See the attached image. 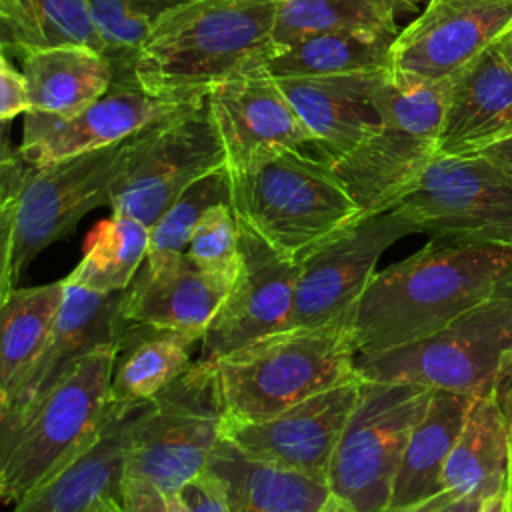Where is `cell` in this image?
<instances>
[{"label": "cell", "instance_id": "46", "mask_svg": "<svg viewBox=\"0 0 512 512\" xmlns=\"http://www.w3.org/2000/svg\"><path fill=\"white\" fill-rule=\"evenodd\" d=\"M496 48L502 54V58L506 60V64L512 68V28L496 40Z\"/></svg>", "mask_w": 512, "mask_h": 512}, {"label": "cell", "instance_id": "50", "mask_svg": "<svg viewBox=\"0 0 512 512\" xmlns=\"http://www.w3.org/2000/svg\"><path fill=\"white\" fill-rule=\"evenodd\" d=\"M0 482H2V478H0Z\"/></svg>", "mask_w": 512, "mask_h": 512}, {"label": "cell", "instance_id": "37", "mask_svg": "<svg viewBox=\"0 0 512 512\" xmlns=\"http://www.w3.org/2000/svg\"><path fill=\"white\" fill-rule=\"evenodd\" d=\"M120 502L124 512H188L180 492H170L124 468L120 480Z\"/></svg>", "mask_w": 512, "mask_h": 512}, {"label": "cell", "instance_id": "35", "mask_svg": "<svg viewBox=\"0 0 512 512\" xmlns=\"http://www.w3.org/2000/svg\"><path fill=\"white\" fill-rule=\"evenodd\" d=\"M216 204H230L228 166L196 180L162 212V216L150 226V246L146 258L184 254L198 220Z\"/></svg>", "mask_w": 512, "mask_h": 512}, {"label": "cell", "instance_id": "29", "mask_svg": "<svg viewBox=\"0 0 512 512\" xmlns=\"http://www.w3.org/2000/svg\"><path fill=\"white\" fill-rule=\"evenodd\" d=\"M398 32L332 30L304 36L268 60L272 78H308L388 68L390 48Z\"/></svg>", "mask_w": 512, "mask_h": 512}, {"label": "cell", "instance_id": "45", "mask_svg": "<svg viewBox=\"0 0 512 512\" xmlns=\"http://www.w3.org/2000/svg\"><path fill=\"white\" fill-rule=\"evenodd\" d=\"M482 498L484 496L464 498V500H460V502H456V504H452V506H448V508H444L440 512H478V506H480Z\"/></svg>", "mask_w": 512, "mask_h": 512}, {"label": "cell", "instance_id": "48", "mask_svg": "<svg viewBox=\"0 0 512 512\" xmlns=\"http://www.w3.org/2000/svg\"><path fill=\"white\" fill-rule=\"evenodd\" d=\"M500 292H506V294H512V274L506 278V282L502 284V288H500Z\"/></svg>", "mask_w": 512, "mask_h": 512}, {"label": "cell", "instance_id": "49", "mask_svg": "<svg viewBox=\"0 0 512 512\" xmlns=\"http://www.w3.org/2000/svg\"><path fill=\"white\" fill-rule=\"evenodd\" d=\"M0 56H6V54H4V50H2V46H0Z\"/></svg>", "mask_w": 512, "mask_h": 512}, {"label": "cell", "instance_id": "3", "mask_svg": "<svg viewBox=\"0 0 512 512\" xmlns=\"http://www.w3.org/2000/svg\"><path fill=\"white\" fill-rule=\"evenodd\" d=\"M230 206L238 222L296 264L364 216L330 166L296 148L230 172Z\"/></svg>", "mask_w": 512, "mask_h": 512}, {"label": "cell", "instance_id": "10", "mask_svg": "<svg viewBox=\"0 0 512 512\" xmlns=\"http://www.w3.org/2000/svg\"><path fill=\"white\" fill-rule=\"evenodd\" d=\"M222 422L214 362L198 360L152 398L130 444L126 470L178 492L206 470L222 438Z\"/></svg>", "mask_w": 512, "mask_h": 512}, {"label": "cell", "instance_id": "27", "mask_svg": "<svg viewBox=\"0 0 512 512\" xmlns=\"http://www.w3.org/2000/svg\"><path fill=\"white\" fill-rule=\"evenodd\" d=\"M30 110L72 116L98 100L112 84V66L88 46H56L22 58Z\"/></svg>", "mask_w": 512, "mask_h": 512}, {"label": "cell", "instance_id": "1", "mask_svg": "<svg viewBox=\"0 0 512 512\" xmlns=\"http://www.w3.org/2000/svg\"><path fill=\"white\" fill-rule=\"evenodd\" d=\"M512 274V246L430 240L374 272L348 314L356 358L422 340L498 294Z\"/></svg>", "mask_w": 512, "mask_h": 512}, {"label": "cell", "instance_id": "21", "mask_svg": "<svg viewBox=\"0 0 512 512\" xmlns=\"http://www.w3.org/2000/svg\"><path fill=\"white\" fill-rule=\"evenodd\" d=\"M388 68L334 76L276 78L288 102L314 136L310 156L330 164L380 124L376 94Z\"/></svg>", "mask_w": 512, "mask_h": 512}, {"label": "cell", "instance_id": "30", "mask_svg": "<svg viewBox=\"0 0 512 512\" xmlns=\"http://www.w3.org/2000/svg\"><path fill=\"white\" fill-rule=\"evenodd\" d=\"M64 280L12 288L0 306V400L10 396L46 346L64 300Z\"/></svg>", "mask_w": 512, "mask_h": 512}, {"label": "cell", "instance_id": "18", "mask_svg": "<svg viewBox=\"0 0 512 512\" xmlns=\"http://www.w3.org/2000/svg\"><path fill=\"white\" fill-rule=\"evenodd\" d=\"M184 102L180 98L150 94L136 80H112L110 88L98 100L72 116L28 110L24 114L18 152L28 166L42 168L126 140Z\"/></svg>", "mask_w": 512, "mask_h": 512}, {"label": "cell", "instance_id": "36", "mask_svg": "<svg viewBox=\"0 0 512 512\" xmlns=\"http://www.w3.org/2000/svg\"><path fill=\"white\" fill-rule=\"evenodd\" d=\"M186 256L204 272L236 278L240 268L238 220L230 204L208 208L198 220Z\"/></svg>", "mask_w": 512, "mask_h": 512}, {"label": "cell", "instance_id": "41", "mask_svg": "<svg viewBox=\"0 0 512 512\" xmlns=\"http://www.w3.org/2000/svg\"><path fill=\"white\" fill-rule=\"evenodd\" d=\"M30 110L24 74L14 70L8 56H0V122H10Z\"/></svg>", "mask_w": 512, "mask_h": 512}, {"label": "cell", "instance_id": "6", "mask_svg": "<svg viewBox=\"0 0 512 512\" xmlns=\"http://www.w3.org/2000/svg\"><path fill=\"white\" fill-rule=\"evenodd\" d=\"M116 348L86 356L26 418L0 464L2 502H20L98 440L112 412Z\"/></svg>", "mask_w": 512, "mask_h": 512}, {"label": "cell", "instance_id": "9", "mask_svg": "<svg viewBox=\"0 0 512 512\" xmlns=\"http://www.w3.org/2000/svg\"><path fill=\"white\" fill-rule=\"evenodd\" d=\"M430 388L364 380L328 468V488L356 512H386L400 456L422 418Z\"/></svg>", "mask_w": 512, "mask_h": 512}, {"label": "cell", "instance_id": "16", "mask_svg": "<svg viewBox=\"0 0 512 512\" xmlns=\"http://www.w3.org/2000/svg\"><path fill=\"white\" fill-rule=\"evenodd\" d=\"M512 28V0H428L400 28L388 68L406 82H442Z\"/></svg>", "mask_w": 512, "mask_h": 512}, {"label": "cell", "instance_id": "32", "mask_svg": "<svg viewBox=\"0 0 512 512\" xmlns=\"http://www.w3.org/2000/svg\"><path fill=\"white\" fill-rule=\"evenodd\" d=\"M150 246V228L136 218L112 212L84 240L78 266L64 278L92 292H120L134 280Z\"/></svg>", "mask_w": 512, "mask_h": 512}, {"label": "cell", "instance_id": "12", "mask_svg": "<svg viewBox=\"0 0 512 512\" xmlns=\"http://www.w3.org/2000/svg\"><path fill=\"white\" fill-rule=\"evenodd\" d=\"M136 134L42 168H28L14 210V278L46 246L64 238L84 214L110 204L112 186L132 152Z\"/></svg>", "mask_w": 512, "mask_h": 512}, {"label": "cell", "instance_id": "4", "mask_svg": "<svg viewBox=\"0 0 512 512\" xmlns=\"http://www.w3.org/2000/svg\"><path fill=\"white\" fill-rule=\"evenodd\" d=\"M214 368L228 422L264 420L360 378L348 318L282 330L214 360Z\"/></svg>", "mask_w": 512, "mask_h": 512}, {"label": "cell", "instance_id": "7", "mask_svg": "<svg viewBox=\"0 0 512 512\" xmlns=\"http://www.w3.org/2000/svg\"><path fill=\"white\" fill-rule=\"evenodd\" d=\"M510 352L512 294L498 292L422 340L356 358V370L364 380L476 394L494 382Z\"/></svg>", "mask_w": 512, "mask_h": 512}, {"label": "cell", "instance_id": "25", "mask_svg": "<svg viewBox=\"0 0 512 512\" xmlns=\"http://www.w3.org/2000/svg\"><path fill=\"white\" fill-rule=\"evenodd\" d=\"M206 470L220 482L230 512H318L332 494L326 482L256 460L226 438Z\"/></svg>", "mask_w": 512, "mask_h": 512}, {"label": "cell", "instance_id": "33", "mask_svg": "<svg viewBox=\"0 0 512 512\" xmlns=\"http://www.w3.org/2000/svg\"><path fill=\"white\" fill-rule=\"evenodd\" d=\"M422 0H280L274 42L288 46L304 36L332 30L400 32L398 16L416 12Z\"/></svg>", "mask_w": 512, "mask_h": 512}, {"label": "cell", "instance_id": "17", "mask_svg": "<svg viewBox=\"0 0 512 512\" xmlns=\"http://www.w3.org/2000/svg\"><path fill=\"white\" fill-rule=\"evenodd\" d=\"M360 384L362 378L344 382L264 420H224L222 438L256 460L326 482L334 448L358 400Z\"/></svg>", "mask_w": 512, "mask_h": 512}, {"label": "cell", "instance_id": "44", "mask_svg": "<svg viewBox=\"0 0 512 512\" xmlns=\"http://www.w3.org/2000/svg\"><path fill=\"white\" fill-rule=\"evenodd\" d=\"M506 510V492L504 488H498L490 494H486L478 506V512H504Z\"/></svg>", "mask_w": 512, "mask_h": 512}, {"label": "cell", "instance_id": "42", "mask_svg": "<svg viewBox=\"0 0 512 512\" xmlns=\"http://www.w3.org/2000/svg\"><path fill=\"white\" fill-rule=\"evenodd\" d=\"M14 210L16 198L0 208V306L12 290L14 268H12V238H14Z\"/></svg>", "mask_w": 512, "mask_h": 512}, {"label": "cell", "instance_id": "40", "mask_svg": "<svg viewBox=\"0 0 512 512\" xmlns=\"http://www.w3.org/2000/svg\"><path fill=\"white\" fill-rule=\"evenodd\" d=\"M178 492L188 512H230L220 482L208 470L184 484Z\"/></svg>", "mask_w": 512, "mask_h": 512}, {"label": "cell", "instance_id": "28", "mask_svg": "<svg viewBox=\"0 0 512 512\" xmlns=\"http://www.w3.org/2000/svg\"><path fill=\"white\" fill-rule=\"evenodd\" d=\"M198 340L188 332L126 322L116 348L110 400H152L190 366V346Z\"/></svg>", "mask_w": 512, "mask_h": 512}, {"label": "cell", "instance_id": "2", "mask_svg": "<svg viewBox=\"0 0 512 512\" xmlns=\"http://www.w3.org/2000/svg\"><path fill=\"white\" fill-rule=\"evenodd\" d=\"M280 0H174L160 12L134 76L156 96L190 100L212 86L266 68L278 52Z\"/></svg>", "mask_w": 512, "mask_h": 512}, {"label": "cell", "instance_id": "34", "mask_svg": "<svg viewBox=\"0 0 512 512\" xmlns=\"http://www.w3.org/2000/svg\"><path fill=\"white\" fill-rule=\"evenodd\" d=\"M112 80L134 82L138 54L152 24L174 0H86ZM138 82V80H136Z\"/></svg>", "mask_w": 512, "mask_h": 512}, {"label": "cell", "instance_id": "19", "mask_svg": "<svg viewBox=\"0 0 512 512\" xmlns=\"http://www.w3.org/2000/svg\"><path fill=\"white\" fill-rule=\"evenodd\" d=\"M206 100L230 172L276 150L308 152L314 146L312 132L266 70L224 80L206 92Z\"/></svg>", "mask_w": 512, "mask_h": 512}, {"label": "cell", "instance_id": "8", "mask_svg": "<svg viewBox=\"0 0 512 512\" xmlns=\"http://www.w3.org/2000/svg\"><path fill=\"white\" fill-rule=\"evenodd\" d=\"M226 166L206 94L186 100L136 134L112 192V212L148 228L196 180Z\"/></svg>", "mask_w": 512, "mask_h": 512}, {"label": "cell", "instance_id": "43", "mask_svg": "<svg viewBox=\"0 0 512 512\" xmlns=\"http://www.w3.org/2000/svg\"><path fill=\"white\" fill-rule=\"evenodd\" d=\"M480 156H484L494 166H498L500 170H504L506 174L512 176V134L506 136L504 140L488 146L486 150H482Z\"/></svg>", "mask_w": 512, "mask_h": 512}, {"label": "cell", "instance_id": "23", "mask_svg": "<svg viewBox=\"0 0 512 512\" xmlns=\"http://www.w3.org/2000/svg\"><path fill=\"white\" fill-rule=\"evenodd\" d=\"M232 278L200 270L188 256L146 258L122 296L126 322L202 338L230 292Z\"/></svg>", "mask_w": 512, "mask_h": 512}, {"label": "cell", "instance_id": "13", "mask_svg": "<svg viewBox=\"0 0 512 512\" xmlns=\"http://www.w3.org/2000/svg\"><path fill=\"white\" fill-rule=\"evenodd\" d=\"M414 224L398 210L366 214L298 262L290 328H314L348 318L376 272L378 258Z\"/></svg>", "mask_w": 512, "mask_h": 512}, {"label": "cell", "instance_id": "26", "mask_svg": "<svg viewBox=\"0 0 512 512\" xmlns=\"http://www.w3.org/2000/svg\"><path fill=\"white\" fill-rule=\"evenodd\" d=\"M472 396L444 390L432 392L400 456L386 512H406L438 490L442 468L466 422Z\"/></svg>", "mask_w": 512, "mask_h": 512}, {"label": "cell", "instance_id": "39", "mask_svg": "<svg viewBox=\"0 0 512 512\" xmlns=\"http://www.w3.org/2000/svg\"><path fill=\"white\" fill-rule=\"evenodd\" d=\"M28 164L10 142V122H0V208L12 202L28 174Z\"/></svg>", "mask_w": 512, "mask_h": 512}, {"label": "cell", "instance_id": "5", "mask_svg": "<svg viewBox=\"0 0 512 512\" xmlns=\"http://www.w3.org/2000/svg\"><path fill=\"white\" fill-rule=\"evenodd\" d=\"M448 78L406 82L388 74L376 94L380 124L328 166L360 212L392 210L436 158Z\"/></svg>", "mask_w": 512, "mask_h": 512}, {"label": "cell", "instance_id": "38", "mask_svg": "<svg viewBox=\"0 0 512 512\" xmlns=\"http://www.w3.org/2000/svg\"><path fill=\"white\" fill-rule=\"evenodd\" d=\"M492 394L502 418L504 440H506V478H504V492H506V510L512 512V352L504 358L502 366L496 372L492 382Z\"/></svg>", "mask_w": 512, "mask_h": 512}, {"label": "cell", "instance_id": "20", "mask_svg": "<svg viewBox=\"0 0 512 512\" xmlns=\"http://www.w3.org/2000/svg\"><path fill=\"white\" fill-rule=\"evenodd\" d=\"M150 408L152 400L112 402L98 440L52 480L16 502L12 512H124L120 480L130 444Z\"/></svg>", "mask_w": 512, "mask_h": 512}, {"label": "cell", "instance_id": "24", "mask_svg": "<svg viewBox=\"0 0 512 512\" xmlns=\"http://www.w3.org/2000/svg\"><path fill=\"white\" fill-rule=\"evenodd\" d=\"M506 440L492 384L472 396L466 422L440 474L438 490L406 512H440L464 498L504 488Z\"/></svg>", "mask_w": 512, "mask_h": 512}, {"label": "cell", "instance_id": "15", "mask_svg": "<svg viewBox=\"0 0 512 512\" xmlns=\"http://www.w3.org/2000/svg\"><path fill=\"white\" fill-rule=\"evenodd\" d=\"M238 248V274L200 338L204 362L290 328L298 264L278 254L242 222H238Z\"/></svg>", "mask_w": 512, "mask_h": 512}, {"label": "cell", "instance_id": "11", "mask_svg": "<svg viewBox=\"0 0 512 512\" xmlns=\"http://www.w3.org/2000/svg\"><path fill=\"white\" fill-rule=\"evenodd\" d=\"M436 242L512 246V176L484 156H436L394 206Z\"/></svg>", "mask_w": 512, "mask_h": 512}, {"label": "cell", "instance_id": "22", "mask_svg": "<svg viewBox=\"0 0 512 512\" xmlns=\"http://www.w3.org/2000/svg\"><path fill=\"white\" fill-rule=\"evenodd\" d=\"M512 134V68L496 42L448 78L436 156H476Z\"/></svg>", "mask_w": 512, "mask_h": 512}, {"label": "cell", "instance_id": "14", "mask_svg": "<svg viewBox=\"0 0 512 512\" xmlns=\"http://www.w3.org/2000/svg\"><path fill=\"white\" fill-rule=\"evenodd\" d=\"M64 300L40 356L14 392L0 400V464L32 410L92 352L118 346L126 320L120 292H92L64 280Z\"/></svg>", "mask_w": 512, "mask_h": 512}, {"label": "cell", "instance_id": "47", "mask_svg": "<svg viewBox=\"0 0 512 512\" xmlns=\"http://www.w3.org/2000/svg\"><path fill=\"white\" fill-rule=\"evenodd\" d=\"M318 512H356V510L348 502H344L342 498L330 494V498L326 500V504Z\"/></svg>", "mask_w": 512, "mask_h": 512}, {"label": "cell", "instance_id": "31", "mask_svg": "<svg viewBox=\"0 0 512 512\" xmlns=\"http://www.w3.org/2000/svg\"><path fill=\"white\" fill-rule=\"evenodd\" d=\"M0 46L20 60L56 46L102 52L86 0H0Z\"/></svg>", "mask_w": 512, "mask_h": 512}]
</instances>
